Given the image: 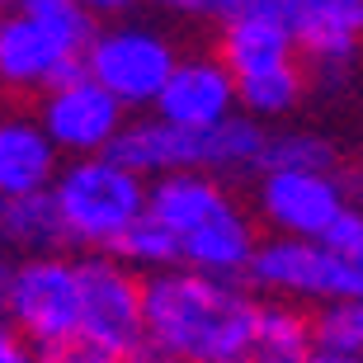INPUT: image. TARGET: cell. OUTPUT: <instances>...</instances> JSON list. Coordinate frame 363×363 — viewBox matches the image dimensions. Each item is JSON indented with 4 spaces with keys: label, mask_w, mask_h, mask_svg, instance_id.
<instances>
[{
    "label": "cell",
    "mask_w": 363,
    "mask_h": 363,
    "mask_svg": "<svg viewBox=\"0 0 363 363\" xmlns=\"http://www.w3.org/2000/svg\"><path fill=\"white\" fill-rule=\"evenodd\" d=\"M71 57H81V52H71L52 28L33 24L24 14H10L0 24V76L10 85H43L48 90L52 76L67 67Z\"/></svg>",
    "instance_id": "obj_12"
},
{
    "label": "cell",
    "mask_w": 363,
    "mask_h": 363,
    "mask_svg": "<svg viewBox=\"0 0 363 363\" xmlns=\"http://www.w3.org/2000/svg\"><path fill=\"white\" fill-rule=\"evenodd\" d=\"M38 363H123L118 350H108L104 340L94 335H71V340H57L48 350H38Z\"/></svg>",
    "instance_id": "obj_22"
},
{
    "label": "cell",
    "mask_w": 363,
    "mask_h": 363,
    "mask_svg": "<svg viewBox=\"0 0 363 363\" xmlns=\"http://www.w3.org/2000/svg\"><path fill=\"white\" fill-rule=\"evenodd\" d=\"M259 208L279 227V236H297V241H325L345 222V213H354L335 175H293V170L264 175Z\"/></svg>",
    "instance_id": "obj_8"
},
{
    "label": "cell",
    "mask_w": 363,
    "mask_h": 363,
    "mask_svg": "<svg viewBox=\"0 0 363 363\" xmlns=\"http://www.w3.org/2000/svg\"><path fill=\"white\" fill-rule=\"evenodd\" d=\"M255 255H259L255 231H250V222L231 203L179 241V269L208 274V279H231V283L245 279L250 264H255Z\"/></svg>",
    "instance_id": "obj_10"
},
{
    "label": "cell",
    "mask_w": 363,
    "mask_h": 363,
    "mask_svg": "<svg viewBox=\"0 0 363 363\" xmlns=\"http://www.w3.org/2000/svg\"><path fill=\"white\" fill-rule=\"evenodd\" d=\"M0 363H38V350L24 345L14 330H5V340H0Z\"/></svg>",
    "instance_id": "obj_27"
},
{
    "label": "cell",
    "mask_w": 363,
    "mask_h": 363,
    "mask_svg": "<svg viewBox=\"0 0 363 363\" xmlns=\"http://www.w3.org/2000/svg\"><path fill=\"white\" fill-rule=\"evenodd\" d=\"M81 330L118 354L147 335V279H137L118 255L81 259Z\"/></svg>",
    "instance_id": "obj_5"
},
{
    "label": "cell",
    "mask_w": 363,
    "mask_h": 363,
    "mask_svg": "<svg viewBox=\"0 0 363 363\" xmlns=\"http://www.w3.org/2000/svg\"><path fill=\"white\" fill-rule=\"evenodd\" d=\"M52 199L62 208L71 245H85L90 255H113L123 236L147 217L151 189L113 156H85L57 175Z\"/></svg>",
    "instance_id": "obj_2"
},
{
    "label": "cell",
    "mask_w": 363,
    "mask_h": 363,
    "mask_svg": "<svg viewBox=\"0 0 363 363\" xmlns=\"http://www.w3.org/2000/svg\"><path fill=\"white\" fill-rule=\"evenodd\" d=\"M14 14H24V19H33V24L52 28L57 38L67 43L71 52H90L94 38H99V28H94V14L85 10L81 0H14L10 5Z\"/></svg>",
    "instance_id": "obj_18"
},
{
    "label": "cell",
    "mask_w": 363,
    "mask_h": 363,
    "mask_svg": "<svg viewBox=\"0 0 363 363\" xmlns=\"http://www.w3.org/2000/svg\"><path fill=\"white\" fill-rule=\"evenodd\" d=\"M57 142L38 118H5L0 128V199H28L57 184Z\"/></svg>",
    "instance_id": "obj_11"
},
{
    "label": "cell",
    "mask_w": 363,
    "mask_h": 363,
    "mask_svg": "<svg viewBox=\"0 0 363 363\" xmlns=\"http://www.w3.org/2000/svg\"><path fill=\"white\" fill-rule=\"evenodd\" d=\"M245 14H255V19H269V24L288 28L297 43L307 38L311 19H316V10H311V0H250L245 5Z\"/></svg>",
    "instance_id": "obj_23"
},
{
    "label": "cell",
    "mask_w": 363,
    "mask_h": 363,
    "mask_svg": "<svg viewBox=\"0 0 363 363\" xmlns=\"http://www.w3.org/2000/svg\"><path fill=\"white\" fill-rule=\"evenodd\" d=\"M81 5H85L90 14H118V10H128L133 0H81Z\"/></svg>",
    "instance_id": "obj_29"
},
{
    "label": "cell",
    "mask_w": 363,
    "mask_h": 363,
    "mask_svg": "<svg viewBox=\"0 0 363 363\" xmlns=\"http://www.w3.org/2000/svg\"><path fill=\"white\" fill-rule=\"evenodd\" d=\"M245 5H250V0H194V10H203V14H227V19L245 14Z\"/></svg>",
    "instance_id": "obj_28"
},
{
    "label": "cell",
    "mask_w": 363,
    "mask_h": 363,
    "mask_svg": "<svg viewBox=\"0 0 363 363\" xmlns=\"http://www.w3.org/2000/svg\"><path fill=\"white\" fill-rule=\"evenodd\" d=\"M325 241L335 245L340 255H350L354 264H359V269H363V213H345V222H340V227L330 231Z\"/></svg>",
    "instance_id": "obj_25"
},
{
    "label": "cell",
    "mask_w": 363,
    "mask_h": 363,
    "mask_svg": "<svg viewBox=\"0 0 363 363\" xmlns=\"http://www.w3.org/2000/svg\"><path fill=\"white\" fill-rule=\"evenodd\" d=\"M311 354H316L311 316H302L293 302H259L255 335L236 363H307Z\"/></svg>",
    "instance_id": "obj_15"
},
{
    "label": "cell",
    "mask_w": 363,
    "mask_h": 363,
    "mask_svg": "<svg viewBox=\"0 0 363 363\" xmlns=\"http://www.w3.org/2000/svg\"><path fill=\"white\" fill-rule=\"evenodd\" d=\"M236 76L227 71V62H179L165 94L156 99V118L189 128V133H208L217 123L231 118V104H236Z\"/></svg>",
    "instance_id": "obj_9"
},
{
    "label": "cell",
    "mask_w": 363,
    "mask_h": 363,
    "mask_svg": "<svg viewBox=\"0 0 363 363\" xmlns=\"http://www.w3.org/2000/svg\"><path fill=\"white\" fill-rule=\"evenodd\" d=\"M293 33L269 19H255V14H236L222 28V62L236 81L245 76H264V71L293 67Z\"/></svg>",
    "instance_id": "obj_13"
},
{
    "label": "cell",
    "mask_w": 363,
    "mask_h": 363,
    "mask_svg": "<svg viewBox=\"0 0 363 363\" xmlns=\"http://www.w3.org/2000/svg\"><path fill=\"white\" fill-rule=\"evenodd\" d=\"M113 255L128 264V269H147V274H161V269H179V236L170 227H161L156 217H142L128 236L118 241Z\"/></svg>",
    "instance_id": "obj_19"
},
{
    "label": "cell",
    "mask_w": 363,
    "mask_h": 363,
    "mask_svg": "<svg viewBox=\"0 0 363 363\" xmlns=\"http://www.w3.org/2000/svg\"><path fill=\"white\" fill-rule=\"evenodd\" d=\"M335 165V147L321 142L316 133H269V147H264V161L259 170L264 175H330Z\"/></svg>",
    "instance_id": "obj_17"
},
{
    "label": "cell",
    "mask_w": 363,
    "mask_h": 363,
    "mask_svg": "<svg viewBox=\"0 0 363 363\" xmlns=\"http://www.w3.org/2000/svg\"><path fill=\"white\" fill-rule=\"evenodd\" d=\"M236 94L250 113H283L302 94V71L279 67V71H264V76H245V81H236Z\"/></svg>",
    "instance_id": "obj_20"
},
{
    "label": "cell",
    "mask_w": 363,
    "mask_h": 363,
    "mask_svg": "<svg viewBox=\"0 0 363 363\" xmlns=\"http://www.w3.org/2000/svg\"><path fill=\"white\" fill-rule=\"evenodd\" d=\"M311 10H316L311 28H330V33H345V38L363 33V0H311Z\"/></svg>",
    "instance_id": "obj_24"
},
{
    "label": "cell",
    "mask_w": 363,
    "mask_h": 363,
    "mask_svg": "<svg viewBox=\"0 0 363 363\" xmlns=\"http://www.w3.org/2000/svg\"><path fill=\"white\" fill-rule=\"evenodd\" d=\"M123 363H179V359H175V354H170V350H165L161 340L142 335V340H137V345H133V350L123 354Z\"/></svg>",
    "instance_id": "obj_26"
},
{
    "label": "cell",
    "mask_w": 363,
    "mask_h": 363,
    "mask_svg": "<svg viewBox=\"0 0 363 363\" xmlns=\"http://www.w3.org/2000/svg\"><path fill=\"white\" fill-rule=\"evenodd\" d=\"M156 5H165V10H194V0H156Z\"/></svg>",
    "instance_id": "obj_31"
},
{
    "label": "cell",
    "mask_w": 363,
    "mask_h": 363,
    "mask_svg": "<svg viewBox=\"0 0 363 363\" xmlns=\"http://www.w3.org/2000/svg\"><path fill=\"white\" fill-rule=\"evenodd\" d=\"M245 279L274 297H302V302H359L363 297V269L350 255H340L330 241H297V236H274L259 241V255Z\"/></svg>",
    "instance_id": "obj_4"
},
{
    "label": "cell",
    "mask_w": 363,
    "mask_h": 363,
    "mask_svg": "<svg viewBox=\"0 0 363 363\" xmlns=\"http://www.w3.org/2000/svg\"><path fill=\"white\" fill-rule=\"evenodd\" d=\"M90 76L104 85L123 108L128 104H156L175 76V52L170 43L147 33V28H108L94 38V48L85 52Z\"/></svg>",
    "instance_id": "obj_6"
},
{
    "label": "cell",
    "mask_w": 363,
    "mask_h": 363,
    "mask_svg": "<svg viewBox=\"0 0 363 363\" xmlns=\"http://www.w3.org/2000/svg\"><path fill=\"white\" fill-rule=\"evenodd\" d=\"M5 5H14V0H5Z\"/></svg>",
    "instance_id": "obj_32"
},
{
    "label": "cell",
    "mask_w": 363,
    "mask_h": 363,
    "mask_svg": "<svg viewBox=\"0 0 363 363\" xmlns=\"http://www.w3.org/2000/svg\"><path fill=\"white\" fill-rule=\"evenodd\" d=\"M259 302L231 279L194 269L147 274V335L179 363H236L255 335Z\"/></svg>",
    "instance_id": "obj_1"
},
{
    "label": "cell",
    "mask_w": 363,
    "mask_h": 363,
    "mask_svg": "<svg viewBox=\"0 0 363 363\" xmlns=\"http://www.w3.org/2000/svg\"><path fill=\"white\" fill-rule=\"evenodd\" d=\"M0 231L19 255H62V245H71L62 208H57L52 189L48 194H28V199H5L0 203Z\"/></svg>",
    "instance_id": "obj_16"
},
{
    "label": "cell",
    "mask_w": 363,
    "mask_h": 363,
    "mask_svg": "<svg viewBox=\"0 0 363 363\" xmlns=\"http://www.w3.org/2000/svg\"><path fill=\"white\" fill-rule=\"evenodd\" d=\"M311 330H316V350L359 354V359H363V297H359V302L321 307L316 316H311Z\"/></svg>",
    "instance_id": "obj_21"
},
{
    "label": "cell",
    "mask_w": 363,
    "mask_h": 363,
    "mask_svg": "<svg viewBox=\"0 0 363 363\" xmlns=\"http://www.w3.org/2000/svg\"><path fill=\"white\" fill-rule=\"evenodd\" d=\"M38 123L57 142V151H76L81 161L85 156H108V147L123 133V104L94 76H85V81L48 94Z\"/></svg>",
    "instance_id": "obj_7"
},
{
    "label": "cell",
    "mask_w": 363,
    "mask_h": 363,
    "mask_svg": "<svg viewBox=\"0 0 363 363\" xmlns=\"http://www.w3.org/2000/svg\"><path fill=\"white\" fill-rule=\"evenodd\" d=\"M227 203L231 199L217 189V179H208V175H165V179H156V184H151L147 213L184 241L189 231H199L203 222H208V217H217Z\"/></svg>",
    "instance_id": "obj_14"
},
{
    "label": "cell",
    "mask_w": 363,
    "mask_h": 363,
    "mask_svg": "<svg viewBox=\"0 0 363 363\" xmlns=\"http://www.w3.org/2000/svg\"><path fill=\"white\" fill-rule=\"evenodd\" d=\"M0 307H5V330H14L33 350L81 335V259L28 255L5 264Z\"/></svg>",
    "instance_id": "obj_3"
},
{
    "label": "cell",
    "mask_w": 363,
    "mask_h": 363,
    "mask_svg": "<svg viewBox=\"0 0 363 363\" xmlns=\"http://www.w3.org/2000/svg\"><path fill=\"white\" fill-rule=\"evenodd\" d=\"M307 363H363L359 354H335V350H316Z\"/></svg>",
    "instance_id": "obj_30"
}]
</instances>
